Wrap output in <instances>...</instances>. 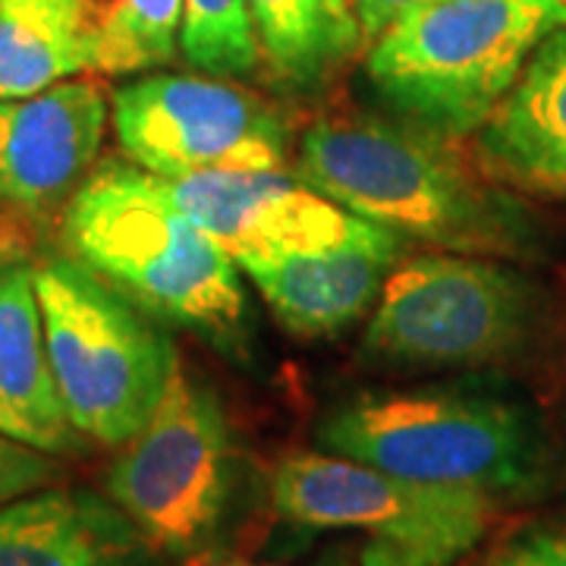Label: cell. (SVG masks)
<instances>
[{
    "label": "cell",
    "mask_w": 566,
    "mask_h": 566,
    "mask_svg": "<svg viewBox=\"0 0 566 566\" xmlns=\"http://www.w3.org/2000/svg\"><path fill=\"white\" fill-rule=\"evenodd\" d=\"M300 174L346 211L400 240L516 259L535 245L523 205L424 129L385 117H324L300 145Z\"/></svg>",
    "instance_id": "obj_1"
},
{
    "label": "cell",
    "mask_w": 566,
    "mask_h": 566,
    "mask_svg": "<svg viewBox=\"0 0 566 566\" xmlns=\"http://www.w3.org/2000/svg\"><path fill=\"white\" fill-rule=\"evenodd\" d=\"M63 252L155 322L240 337V264L170 196L164 177L133 161H102L61 214Z\"/></svg>",
    "instance_id": "obj_2"
},
{
    "label": "cell",
    "mask_w": 566,
    "mask_h": 566,
    "mask_svg": "<svg viewBox=\"0 0 566 566\" xmlns=\"http://www.w3.org/2000/svg\"><path fill=\"white\" fill-rule=\"evenodd\" d=\"M564 25L566 0H434L368 41L365 76L397 120L465 139Z\"/></svg>",
    "instance_id": "obj_3"
},
{
    "label": "cell",
    "mask_w": 566,
    "mask_h": 566,
    "mask_svg": "<svg viewBox=\"0 0 566 566\" xmlns=\"http://www.w3.org/2000/svg\"><path fill=\"white\" fill-rule=\"evenodd\" d=\"M44 344L70 422L123 447L161 403L177 353L151 315L70 255L32 262Z\"/></svg>",
    "instance_id": "obj_4"
},
{
    "label": "cell",
    "mask_w": 566,
    "mask_h": 566,
    "mask_svg": "<svg viewBox=\"0 0 566 566\" xmlns=\"http://www.w3.org/2000/svg\"><path fill=\"white\" fill-rule=\"evenodd\" d=\"M318 444L409 482L491 497L523 494L538 469V441L516 406L453 390L359 397L318 424Z\"/></svg>",
    "instance_id": "obj_5"
},
{
    "label": "cell",
    "mask_w": 566,
    "mask_h": 566,
    "mask_svg": "<svg viewBox=\"0 0 566 566\" xmlns=\"http://www.w3.org/2000/svg\"><path fill=\"white\" fill-rule=\"evenodd\" d=\"M538 324L526 274L491 255L431 252L397 264L365 327L375 365L400 371L506 363Z\"/></svg>",
    "instance_id": "obj_6"
},
{
    "label": "cell",
    "mask_w": 566,
    "mask_h": 566,
    "mask_svg": "<svg viewBox=\"0 0 566 566\" xmlns=\"http://www.w3.org/2000/svg\"><path fill=\"white\" fill-rule=\"evenodd\" d=\"M286 523L356 528L371 538L363 566H453L488 535L497 497L424 485L337 453H290L271 482Z\"/></svg>",
    "instance_id": "obj_7"
},
{
    "label": "cell",
    "mask_w": 566,
    "mask_h": 566,
    "mask_svg": "<svg viewBox=\"0 0 566 566\" xmlns=\"http://www.w3.org/2000/svg\"><path fill=\"white\" fill-rule=\"evenodd\" d=\"M233 472L221 400L177 363L158 409L107 469L104 491L161 554L186 557L214 538Z\"/></svg>",
    "instance_id": "obj_8"
},
{
    "label": "cell",
    "mask_w": 566,
    "mask_h": 566,
    "mask_svg": "<svg viewBox=\"0 0 566 566\" xmlns=\"http://www.w3.org/2000/svg\"><path fill=\"white\" fill-rule=\"evenodd\" d=\"M111 126L126 158L164 180L205 170H283L290 123L233 82L148 73L111 95Z\"/></svg>",
    "instance_id": "obj_9"
},
{
    "label": "cell",
    "mask_w": 566,
    "mask_h": 566,
    "mask_svg": "<svg viewBox=\"0 0 566 566\" xmlns=\"http://www.w3.org/2000/svg\"><path fill=\"white\" fill-rule=\"evenodd\" d=\"M170 196L237 264L337 249L403 245L283 170H205L167 180Z\"/></svg>",
    "instance_id": "obj_10"
},
{
    "label": "cell",
    "mask_w": 566,
    "mask_h": 566,
    "mask_svg": "<svg viewBox=\"0 0 566 566\" xmlns=\"http://www.w3.org/2000/svg\"><path fill=\"white\" fill-rule=\"evenodd\" d=\"M111 104L98 82H57L29 98H0V208L54 214L98 164Z\"/></svg>",
    "instance_id": "obj_11"
},
{
    "label": "cell",
    "mask_w": 566,
    "mask_h": 566,
    "mask_svg": "<svg viewBox=\"0 0 566 566\" xmlns=\"http://www.w3.org/2000/svg\"><path fill=\"white\" fill-rule=\"evenodd\" d=\"M158 554L107 494L51 485L0 506V566H158Z\"/></svg>",
    "instance_id": "obj_12"
},
{
    "label": "cell",
    "mask_w": 566,
    "mask_h": 566,
    "mask_svg": "<svg viewBox=\"0 0 566 566\" xmlns=\"http://www.w3.org/2000/svg\"><path fill=\"white\" fill-rule=\"evenodd\" d=\"M0 438L61 460L88 447L51 371L32 262L17 252H0Z\"/></svg>",
    "instance_id": "obj_13"
},
{
    "label": "cell",
    "mask_w": 566,
    "mask_h": 566,
    "mask_svg": "<svg viewBox=\"0 0 566 566\" xmlns=\"http://www.w3.org/2000/svg\"><path fill=\"white\" fill-rule=\"evenodd\" d=\"M475 148L497 180L566 196V25L538 44Z\"/></svg>",
    "instance_id": "obj_14"
},
{
    "label": "cell",
    "mask_w": 566,
    "mask_h": 566,
    "mask_svg": "<svg viewBox=\"0 0 566 566\" xmlns=\"http://www.w3.org/2000/svg\"><path fill=\"white\" fill-rule=\"evenodd\" d=\"M403 245L337 249L240 264L277 322L303 337H331L378 303Z\"/></svg>",
    "instance_id": "obj_15"
},
{
    "label": "cell",
    "mask_w": 566,
    "mask_h": 566,
    "mask_svg": "<svg viewBox=\"0 0 566 566\" xmlns=\"http://www.w3.org/2000/svg\"><path fill=\"white\" fill-rule=\"evenodd\" d=\"M274 85L318 95L344 76L365 35L353 0H245Z\"/></svg>",
    "instance_id": "obj_16"
},
{
    "label": "cell",
    "mask_w": 566,
    "mask_h": 566,
    "mask_svg": "<svg viewBox=\"0 0 566 566\" xmlns=\"http://www.w3.org/2000/svg\"><path fill=\"white\" fill-rule=\"evenodd\" d=\"M88 73L73 0H0V98Z\"/></svg>",
    "instance_id": "obj_17"
},
{
    "label": "cell",
    "mask_w": 566,
    "mask_h": 566,
    "mask_svg": "<svg viewBox=\"0 0 566 566\" xmlns=\"http://www.w3.org/2000/svg\"><path fill=\"white\" fill-rule=\"evenodd\" d=\"M88 73L133 76L180 51L182 0H73Z\"/></svg>",
    "instance_id": "obj_18"
},
{
    "label": "cell",
    "mask_w": 566,
    "mask_h": 566,
    "mask_svg": "<svg viewBox=\"0 0 566 566\" xmlns=\"http://www.w3.org/2000/svg\"><path fill=\"white\" fill-rule=\"evenodd\" d=\"M180 51L196 70L211 76H252L262 48L245 0H182Z\"/></svg>",
    "instance_id": "obj_19"
},
{
    "label": "cell",
    "mask_w": 566,
    "mask_h": 566,
    "mask_svg": "<svg viewBox=\"0 0 566 566\" xmlns=\"http://www.w3.org/2000/svg\"><path fill=\"white\" fill-rule=\"evenodd\" d=\"M61 457H51V453L35 450V447H25L10 441V438H0V506L17 501L22 494L61 485Z\"/></svg>",
    "instance_id": "obj_20"
},
{
    "label": "cell",
    "mask_w": 566,
    "mask_h": 566,
    "mask_svg": "<svg viewBox=\"0 0 566 566\" xmlns=\"http://www.w3.org/2000/svg\"><path fill=\"white\" fill-rule=\"evenodd\" d=\"M482 566H566V526H535L494 547Z\"/></svg>",
    "instance_id": "obj_21"
},
{
    "label": "cell",
    "mask_w": 566,
    "mask_h": 566,
    "mask_svg": "<svg viewBox=\"0 0 566 566\" xmlns=\"http://www.w3.org/2000/svg\"><path fill=\"white\" fill-rule=\"evenodd\" d=\"M424 3H434V0H353L359 25H363L365 44L375 35H381L397 17H403V13L416 10V7H424Z\"/></svg>",
    "instance_id": "obj_22"
},
{
    "label": "cell",
    "mask_w": 566,
    "mask_h": 566,
    "mask_svg": "<svg viewBox=\"0 0 566 566\" xmlns=\"http://www.w3.org/2000/svg\"><path fill=\"white\" fill-rule=\"evenodd\" d=\"M227 566H259V564H227Z\"/></svg>",
    "instance_id": "obj_23"
}]
</instances>
